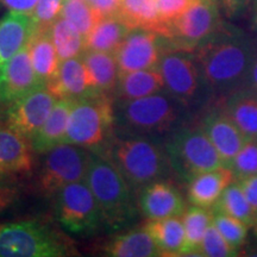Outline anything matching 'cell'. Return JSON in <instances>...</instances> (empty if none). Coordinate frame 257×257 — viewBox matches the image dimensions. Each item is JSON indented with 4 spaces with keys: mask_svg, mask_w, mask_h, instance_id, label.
I'll return each mask as SVG.
<instances>
[{
    "mask_svg": "<svg viewBox=\"0 0 257 257\" xmlns=\"http://www.w3.org/2000/svg\"><path fill=\"white\" fill-rule=\"evenodd\" d=\"M49 31L55 44L60 62L72 57L82 56V54L87 50L86 36L80 34L61 16L50 25Z\"/></svg>",
    "mask_w": 257,
    "mask_h": 257,
    "instance_id": "obj_30",
    "label": "cell"
},
{
    "mask_svg": "<svg viewBox=\"0 0 257 257\" xmlns=\"http://www.w3.org/2000/svg\"><path fill=\"white\" fill-rule=\"evenodd\" d=\"M244 88L249 89V91H251L252 93L257 94V55L252 62L251 69H250L248 80H246L245 87Z\"/></svg>",
    "mask_w": 257,
    "mask_h": 257,
    "instance_id": "obj_44",
    "label": "cell"
},
{
    "mask_svg": "<svg viewBox=\"0 0 257 257\" xmlns=\"http://www.w3.org/2000/svg\"><path fill=\"white\" fill-rule=\"evenodd\" d=\"M130 30L117 16L102 18L86 37V46L89 50L115 54Z\"/></svg>",
    "mask_w": 257,
    "mask_h": 257,
    "instance_id": "obj_29",
    "label": "cell"
},
{
    "mask_svg": "<svg viewBox=\"0 0 257 257\" xmlns=\"http://www.w3.org/2000/svg\"><path fill=\"white\" fill-rule=\"evenodd\" d=\"M237 255H238V250L227 243V240L221 236V233L212 223L204 234L199 256L232 257Z\"/></svg>",
    "mask_w": 257,
    "mask_h": 257,
    "instance_id": "obj_35",
    "label": "cell"
},
{
    "mask_svg": "<svg viewBox=\"0 0 257 257\" xmlns=\"http://www.w3.org/2000/svg\"><path fill=\"white\" fill-rule=\"evenodd\" d=\"M194 54L213 98L223 100L245 87L257 48L243 31L224 24Z\"/></svg>",
    "mask_w": 257,
    "mask_h": 257,
    "instance_id": "obj_1",
    "label": "cell"
},
{
    "mask_svg": "<svg viewBox=\"0 0 257 257\" xmlns=\"http://www.w3.org/2000/svg\"><path fill=\"white\" fill-rule=\"evenodd\" d=\"M115 16L130 29L142 28L166 36L157 12L156 0H121Z\"/></svg>",
    "mask_w": 257,
    "mask_h": 257,
    "instance_id": "obj_28",
    "label": "cell"
},
{
    "mask_svg": "<svg viewBox=\"0 0 257 257\" xmlns=\"http://www.w3.org/2000/svg\"><path fill=\"white\" fill-rule=\"evenodd\" d=\"M85 181L94 195L106 231L117 232L136 220L135 193L107 157L92 152Z\"/></svg>",
    "mask_w": 257,
    "mask_h": 257,
    "instance_id": "obj_4",
    "label": "cell"
},
{
    "mask_svg": "<svg viewBox=\"0 0 257 257\" xmlns=\"http://www.w3.org/2000/svg\"><path fill=\"white\" fill-rule=\"evenodd\" d=\"M234 180L257 174V141H248L229 165Z\"/></svg>",
    "mask_w": 257,
    "mask_h": 257,
    "instance_id": "obj_36",
    "label": "cell"
},
{
    "mask_svg": "<svg viewBox=\"0 0 257 257\" xmlns=\"http://www.w3.org/2000/svg\"><path fill=\"white\" fill-rule=\"evenodd\" d=\"M32 148L28 140L0 124V170L14 175L30 172L32 168Z\"/></svg>",
    "mask_w": 257,
    "mask_h": 257,
    "instance_id": "obj_20",
    "label": "cell"
},
{
    "mask_svg": "<svg viewBox=\"0 0 257 257\" xmlns=\"http://www.w3.org/2000/svg\"><path fill=\"white\" fill-rule=\"evenodd\" d=\"M165 89V80L160 69H144L118 75L113 91L114 100H134L155 94Z\"/></svg>",
    "mask_w": 257,
    "mask_h": 257,
    "instance_id": "obj_22",
    "label": "cell"
},
{
    "mask_svg": "<svg viewBox=\"0 0 257 257\" xmlns=\"http://www.w3.org/2000/svg\"><path fill=\"white\" fill-rule=\"evenodd\" d=\"M87 2H88V0H87Z\"/></svg>",
    "mask_w": 257,
    "mask_h": 257,
    "instance_id": "obj_49",
    "label": "cell"
},
{
    "mask_svg": "<svg viewBox=\"0 0 257 257\" xmlns=\"http://www.w3.org/2000/svg\"><path fill=\"white\" fill-rule=\"evenodd\" d=\"M220 102L245 140H257V94L242 88Z\"/></svg>",
    "mask_w": 257,
    "mask_h": 257,
    "instance_id": "obj_24",
    "label": "cell"
},
{
    "mask_svg": "<svg viewBox=\"0 0 257 257\" xmlns=\"http://www.w3.org/2000/svg\"><path fill=\"white\" fill-rule=\"evenodd\" d=\"M114 134V99L107 93H93L74 101L62 143L95 150Z\"/></svg>",
    "mask_w": 257,
    "mask_h": 257,
    "instance_id": "obj_7",
    "label": "cell"
},
{
    "mask_svg": "<svg viewBox=\"0 0 257 257\" xmlns=\"http://www.w3.org/2000/svg\"><path fill=\"white\" fill-rule=\"evenodd\" d=\"M37 25L32 16L9 11L0 18V83L10 61L27 46Z\"/></svg>",
    "mask_w": 257,
    "mask_h": 257,
    "instance_id": "obj_17",
    "label": "cell"
},
{
    "mask_svg": "<svg viewBox=\"0 0 257 257\" xmlns=\"http://www.w3.org/2000/svg\"><path fill=\"white\" fill-rule=\"evenodd\" d=\"M81 57L87 67L93 88L98 93H113L119 75L115 54L87 49Z\"/></svg>",
    "mask_w": 257,
    "mask_h": 257,
    "instance_id": "obj_27",
    "label": "cell"
},
{
    "mask_svg": "<svg viewBox=\"0 0 257 257\" xmlns=\"http://www.w3.org/2000/svg\"><path fill=\"white\" fill-rule=\"evenodd\" d=\"M32 67L43 85H48L59 69L60 59L49 28H36L28 42Z\"/></svg>",
    "mask_w": 257,
    "mask_h": 257,
    "instance_id": "obj_23",
    "label": "cell"
},
{
    "mask_svg": "<svg viewBox=\"0 0 257 257\" xmlns=\"http://www.w3.org/2000/svg\"><path fill=\"white\" fill-rule=\"evenodd\" d=\"M18 198V192L5 180H0V214L11 206Z\"/></svg>",
    "mask_w": 257,
    "mask_h": 257,
    "instance_id": "obj_41",
    "label": "cell"
},
{
    "mask_svg": "<svg viewBox=\"0 0 257 257\" xmlns=\"http://www.w3.org/2000/svg\"><path fill=\"white\" fill-rule=\"evenodd\" d=\"M167 48L166 37L142 28L131 29L115 51L119 74L156 69Z\"/></svg>",
    "mask_w": 257,
    "mask_h": 257,
    "instance_id": "obj_13",
    "label": "cell"
},
{
    "mask_svg": "<svg viewBox=\"0 0 257 257\" xmlns=\"http://www.w3.org/2000/svg\"><path fill=\"white\" fill-rule=\"evenodd\" d=\"M185 227V255L199 256V250L206 232L212 224V210L195 205L187 207L181 216Z\"/></svg>",
    "mask_w": 257,
    "mask_h": 257,
    "instance_id": "obj_31",
    "label": "cell"
},
{
    "mask_svg": "<svg viewBox=\"0 0 257 257\" xmlns=\"http://www.w3.org/2000/svg\"><path fill=\"white\" fill-rule=\"evenodd\" d=\"M137 205L147 219L181 217L187 208L178 187L166 179L144 187L137 195Z\"/></svg>",
    "mask_w": 257,
    "mask_h": 257,
    "instance_id": "obj_15",
    "label": "cell"
},
{
    "mask_svg": "<svg viewBox=\"0 0 257 257\" xmlns=\"http://www.w3.org/2000/svg\"><path fill=\"white\" fill-rule=\"evenodd\" d=\"M192 3L193 0H156L160 21L166 30V38L169 37L170 28L174 22L185 14Z\"/></svg>",
    "mask_w": 257,
    "mask_h": 257,
    "instance_id": "obj_37",
    "label": "cell"
},
{
    "mask_svg": "<svg viewBox=\"0 0 257 257\" xmlns=\"http://www.w3.org/2000/svg\"><path fill=\"white\" fill-rule=\"evenodd\" d=\"M8 174H4V173L2 172V170H0V180H5L6 178H8Z\"/></svg>",
    "mask_w": 257,
    "mask_h": 257,
    "instance_id": "obj_46",
    "label": "cell"
},
{
    "mask_svg": "<svg viewBox=\"0 0 257 257\" xmlns=\"http://www.w3.org/2000/svg\"><path fill=\"white\" fill-rule=\"evenodd\" d=\"M256 141H257V140H256Z\"/></svg>",
    "mask_w": 257,
    "mask_h": 257,
    "instance_id": "obj_50",
    "label": "cell"
},
{
    "mask_svg": "<svg viewBox=\"0 0 257 257\" xmlns=\"http://www.w3.org/2000/svg\"><path fill=\"white\" fill-rule=\"evenodd\" d=\"M95 152L117 167L136 197L148 185L166 179L172 173L165 143L154 138L114 133Z\"/></svg>",
    "mask_w": 257,
    "mask_h": 257,
    "instance_id": "obj_3",
    "label": "cell"
},
{
    "mask_svg": "<svg viewBox=\"0 0 257 257\" xmlns=\"http://www.w3.org/2000/svg\"><path fill=\"white\" fill-rule=\"evenodd\" d=\"M92 150L74 146L59 144L46 153L38 173V191L44 197H55L56 193L74 182L83 181L87 173Z\"/></svg>",
    "mask_w": 257,
    "mask_h": 257,
    "instance_id": "obj_10",
    "label": "cell"
},
{
    "mask_svg": "<svg viewBox=\"0 0 257 257\" xmlns=\"http://www.w3.org/2000/svg\"><path fill=\"white\" fill-rule=\"evenodd\" d=\"M47 86L57 99L73 101L98 93L93 88L87 67L81 56L61 61L55 76Z\"/></svg>",
    "mask_w": 257,
    "mask_h": 257,
    "instance_id": "obj_18",
    "label": "cell"
},
{
    "mask_svg": "<svg viewBox=\"0 0 257 257\" xmlns=\"http://www.w3.org/2000/svg\"><path fill=\"white\" fill-rule=\"evenodd\" d=\"M63 0H40L32 17L37 28H49L60 17Z\"/></svg>",
    "mask_w": 257,
    "mask_h": 257,
    "instance_id": "obj_38",
    "label": "cell"
},
{
    "mask_svg": "<svg viewBox=\"0 0 257 257\" xmlns=\"http://www.w3.org/2000/svg\"><path fill=\"white\" fill-rule=\"evenodd\" d=\"M218 0H193L170 28L167 47L194 51L223 28Z\"/></svg>",
    "mask_w": 257,
    "mask_h": 257,
    "instance_id": "obj_11",
    "label": "cell"
},
{
    "mask_svg": "<svg viewBox=\"0 0 257 257\" xmlns=\"http://www.w3.org/2000/svg\"><path fill=\"white\" fill-rule=\"evenodd\" d=\"M165 91L193 111L201 110L213 98L194 51L167 47L159 63Z\"/></svg>",
    "mask_w": 257,
    "mask_h": 257,
    "instance_id": "obj_8",
    "label": "cell"
},
{
    "mask_svg": "<svg viewBox=\"0 0 257 257\" xmlns=\"http://www.w3.org/2000/svg\"><path fill=\"white\" fill-rule=\"evenodd\" d=\"M232 181H234L233 173L226 166L201 173L188 182L187 198L192 205L212 208Z\"/></svg>",
    "mask_w": 257,
    "mask_h": 257,
    "instance_id": "obj_19",
    "label": "cell"
},
{
    "mask_svg": "<svg viewBox=\"0 0 257 257\" xmlns=\"http://www.w3.org/2000/svg\"><path fill=\"white\" fill-rule=\"evenodd\" d=\"M212 208L236 218L248 227H253L256 224L252 208L250 206L248 199L244 195L239 182H236V180L224 189L220 198Z\"/></svg>",
    "mask_w": 257,
    "mask_h": 257,
    "instance_id": "obj_32",
    "label": "cell"
},
{
    "mask_svg": "<svg viewBox=\"0 0 257 257\" xmlns=\"http://www.w3.org/2000/svg\"><path fill=\"white\" fill-rule=\"evenodd\" d=\"M38 2L40 0H0V4L4 5L9 11L32 16Z\"/></svg>",
    "mask_w": 257,
    "mask_h": 257,
    "instance_id": "obj_40",
    "label": "cell"
},
{
    "mask_svg": "<svg viewBox=\"0 0 257 257\" xmlns=\"http://www.w3.org/2000/svg\"><path fill=\"white\" fill-rule=\"evenodd\" d=\"M43 85L32 67L28 44L10 61L0 83V106L8 107L29 92Z\"/></svg>",
    "mask_w": 257,
    "mask_h": 257,
    "instance_id": "obj_16",
    "label": "cell"
},
{
    "mask_svg": "<svg viewBox=\"0 0 257 257\" xmlns=\"http://www.w3.org/2000/svg\"><path fill=\"white\" fill-rule=\"evenodd\" d=\"M192 111L168 92L134 99L114 100V133L165 141L192 121Z\"/></svg>",
    "mask_w": 257,
    "mask_h": 257,
    "instance_id": "obj_2",
    "label": "cell"
},
{
    "mask_svg": "<svg viewBox=\"0 0 257 257\" xmlns=\"http://www.w3.org/2000/svg\"><path fill=\"white\" fill-rule=\"evenodd\" d=\"M74 105L73 100L59 99L50 114L42 125L37 134L31 138L32 152L46 154L59 144H62L64 135L68 127L69 115Z\"/></svg>",
    "mask_w": 257,
    "mask_h": 257,
    "instance_id": "obj_21",
    "label": "cell"
},
{
    "mask_svg": "<svg viewBox=\"0 0 257 257\" xmlns=\"http://www.w3.org/2000/svg\"><path fill=\"white\" fill-rule=\"evenodd\" d=\"M253 227H255V232H256V234H257V225H256V226H253Z\"/></svg>",
    "mask_w": 257,
    "mask_h": 257,
    "instance_id": "obj_47",
    "label": "cell"
},
{
    "mask_svg": "<svg viewBox=\"0 0 257 257\" xmlns=\"http://www.w3.org/2000/svg\"><path fill=\"white\" fill-rule=\"evenodd\" d=\"M0 9H2V4H0Z\"/></svg>",
    "mask_w": 257,
    "mask_h": 257,
    "instance_id": "obj_48",
    "label": "cell"
},
{
    "mask_svg": "<svg viewBox=\"0 0 257 257\" xmlns=\"http://www.w3.org/2000/svg\"><path fill=\"white\" fill-rule=\"evenodd\" d=\"M252 25L257 31V0H255V4H253V11H252Z\"/></svg>",
    "mask_w": 257,
    "mask_h": 257,
    "instance_id": "obj_45",
    "label": "cell"
},
{
    "mask_svg": "<svg viewBox=\"0 0 257 257\" xmlns=\"http://www.w3.org/2000/svg\"><path fill=\"white\" fill-rule=\"evenodd\" d=\"M212 223L234 249L238 250L245 243L248 226L240 220L212 208Z\"/></svg>",
    "mask_w": 257,
    "mask_h": 257,
    "instance_id": "obj_34",
    "label": "cell"
},
{
    "mask_svg": "<svg viewBox=\"0 0 257 257\" xmlns=\"http://www.w3.org/2000/svg\"><path fill=\"white\" fill-rule=\"evenodd\" d=\"M54 199L56 219L68 232L88 237L102 227L98 204L85 180L67 185Z\"/></svg>",
    "mask_w": 257,
    "mask_h": 257,
    "instance_id": "obj_9",
    "label": "cell"
},
{
    "mask_svg": "<svg viewBox=\"0 0 257 257\" xmlns=\"http://www.w3.org/2000/svg\"><path fill=\"white\" fill-rule=\"evenodd\" d=\"M78 255L72 240L55 226L30 219L0 224V257H66Z\"/></svg>",
    "mask_w": 257,
    "mask_h": 257,
    "instance_id": "obj_5",
    "label": "cell"
},
{
    "mask_svg": "<svg viewBox=\"0 0 257 257\" xmlns=\"http://www.w3.org/2000/svg\"><path fill=\"white\" fill-rule=\"evenodd\" d=\"M165 148L172 173L184 182L225 166L201 125L194 120L170 135L165 141Z\"/></svg>",
    "mask_w": 257,
    "mask_h": 257,
    "instance_id": "obj_6",
    "label": "cell"
},
{
    "mask_svg": "<svg viewBox=\"0 0 257 257\" xmlns=\"http://www.w3.org/2000/svg\"><path fill=\"white\" fill-rule=\"evenodd\" d=\"M242 191L245 195V198L248 199L250 206L252 208L253 214L256 218V224L257 225V174H253L248 178H244L238 180Z\"/></svg>",
    "mask_w": 257,
    "mask_h": 257,
    "instance_id": "obj_39",
    "label": "cell"
},
{
    "mask_svg": "<svg viewBox=\"0 0 257 257\" xmlns=\"http://www.w3.org/2000/svg\"><path fill=\"white\" fill-rule=\"evenodd\" d=\"M88 2L102 18H106L117 15L121 0H88Z\"/></svg>",
    "mask_w": 257,
    "mask_h": 257,
    "instance_id": "obj_42",
    "label": "cell"
},
{
    "mask_svg": "<svg viewBox=\"0 0 257 257\" xmlns=\"http://www.w3.org/2000/svg\"><path fill=\"white\" fill-rule=\"evenodd\" d=\"M144 229L149 232L162 256L185 255V227L181 217L148 219Z\"/></svg>",
    "mask_w": 257,
    "mask_h": 257,
    "instance_id": "obj_25",
    "label": "cell"
},
{
    "mask_svg": "<svg viewBox=\"0 0 257 257\" xmlns=\"http://www.w3.org/2000/svg\"><path fill=\"white\" fill-rule=\"evenodd\" d=\"M59 99L47 85H41L5 110V125L30 143Z\"/></svg>",
    "mask_w": 257,
    "mask_h": 257,
    "instance_id": "obj_12",
    "label": "cell"
},
{
    "mask_svg": "<svg viewBox=\"0 0 257 257\" xmlns=\"http://www.w3.org/2000/svg\"><path fill=\"white\" fill-rule=\"evenodd\" d=\"M199 124L219 153L226 167H229L233 157L248 142L225 112L220 100L217 105L211 106L204 112Z\"/></svg>",
    "mask_w": 257,
    "mask_h": 257,
    "instance_id": "obj_14",
    "label": "cell"
},
{
    "mask_svg": "<svg viewBox=\"0 0 257 257\" xmlns=\"http://www.w3.org/2000/svg\"><path fill=\"white\" fill-rule=\"evenodd\" d=\"M105 255L112 257L162 256L155 240L143 227L118 234L105 245Z\"/></svg>",
    "mask_w": 257,
    "mask_h": 257,
    "instance_id": "obj_26",
    "label": "cell"
},
{
    "mask_svg": "<svg viewBox=\"0 0 257 257\" xmlns=\"http://www.w3.org/2000/svg\"><path fill=\"white\" fill-rule=\"evenodd\" d=\"M227 16H236L249 4L250 0H218Z\"/></svg>",
    "mask_w": 257,
    "mask_h": 257,
    "instance_id": "obj_43",
    "label": "cell"
},
{
    "mask_svg": "<svg viewBox=\"0 0 257 257\" xmlns=\"http://www.w3.org/2000/svg\"><path fill=\"white\" fill-rule=\"evenodd\" d=\"M60 16L86 37L102 19L87 0H63Z\"/></svg>",
    "mask_w": 257,
    "mask_h": 257,
    "instance_id": "obj_33",
    "label": "cell"
}]
</instances>
